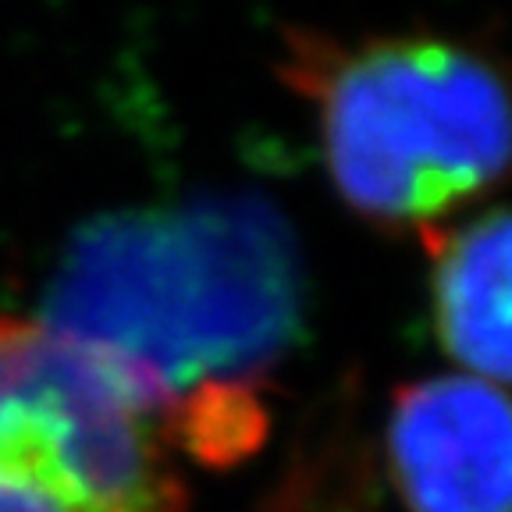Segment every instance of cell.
Returning <instances> with one entry per match:
<instances>
[{
  "mask_svg": "<svg viewBox=\"0 0 512 512\" xmlns=\"http://www.w3.org/2000/svg\"><path fill=\"white\" fill-rule=\"evenodd\" d=\"M299 313V253L278 210L196 200L89 224L40 324L107 370L182 452L228 459L256 441V381Z\"/></svg>",
  "mask_w": 512,
  "mask_h": 512,
  "instance_id": "1",
  "label": "cell"
},
{
  "mask_svg": "<svg viewBox=\"0 0 512 512\" xmlns=\"http://www.w3.org/2000/svg\"><path fill=\"white\" fill-rule=\"evenodd\" d=\"M285 79L317 107L335 189L370 221L431 228L502 178L505 86L456 43L413 36L338 47L296 36Z\"/></svg>",
  "mask_w": 512,
  "mask_h": 512,
  "instance_id": "2",
  "label": "cell"
},
{
  "mask_svg": "<svg viewBox=\"0 0 512 512\" xmlns=\"http://www.w3.org/2000/svg\"><path fill=\"white\" fill-rule=\"evenodd\" d=\"M0 512H189L168 427L47 324L8 313Z\"/></svg>",
  "mask_w": 512,
  "mask_h": 512,
  "instance_id": "3",
  "label": "cell"
},
{
  "mask_svg": "<svg viewBox=\"0 0 512 512\" xmlns=\"http://www.w3.org/2000/svg\"><path fill=\"white\" fill-rule=\"evenodd\" d=\"M388 463L409 512H509L505 392L470 374L402 388L388 420Z\"/></svg>",
  "mask_w": 512,
  "mask_h": 512,
  "instance_id": "4",
  "label": "cell"
},
{
  "mask_svg": "<svg viewBox=\"0 0 512 512\" xmlns=\"http://www.w3.org/2000/svg\"><path fill=\"white\" fill-rule=\"evenodd\" d=\"M431 246V306L445 352L470 377H509V217H477L456 232L420 228Z\"/></svg>",
  "mask_w": 512,
  "mask_h": 512,
  "instance_id": "5",
  "label": "cell"
}]
</instances>
